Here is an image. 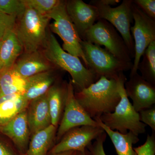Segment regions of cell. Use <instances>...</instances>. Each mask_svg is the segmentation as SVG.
<instances>
[{
    "label": "cell",
    "instance_id": "9",
    "mask_svg": "<svg viewBox=\"0 0 155 155\" xmlns=\"http://www.w3.org/2000/svg\"><path fill=\"white\" fill-rule=\"evenodd\" d=\"M132 15L134 23L130 32L134 45V57L130 75L137 72V67L145 51L155 41V20L145 14L133 3Z\"/></svg>",
    "mask_w": 155,
    "mask_h": 155
},
{
    "label": "cell",
    "instance_id": "5",
    "mask_svg": "<svg viewBox=\"0 0 155 155\" xmlns=\"http://www.w3.org/2000/svg\"><path fill=\"white\" fill-rule=\"evenodd\" d=\"M87 64V68L96 76L108 79H116L124 71L132 68V64L120 61L105 48L85 40L81 42Z\"/></svg>",
    "mask_w": 155,
    "mask_h": 155
},
{
    "label": "cell",
    "instance_id": "6",
    "mask_svg": "<svg viewBox=\"0 0 155 155\" xmlns=\"http://www.w3.org/2000/svg\"><path fill=\"white\" fill-rule=\"evenodd\" d=\"M132 0H123L119 5L111 7L104 5L100 0H92L90 5L97 8L100 19H105L116 28L127 46L130 58L134 57V45L130 32L133 20Z\"/></svg>",
    "mask_w": 155,
    "mask_h": 155
},
{
    "label": "cell",
    "instance_id": "21",
    "mask_svg": "<svg viewBox=\"0 0 155 155\" xmlns=\"http://www.w3.org/2000/svg\"><path fill=\"white\" fill-rule=\"evenodd\" d=\"M51 71L41 72L26 78V87L23 95L29 103L46 94L52 86L55 76Z\"/></svg>",
    "mask_w": 155,
    "mask_h": 155
},
{
    "label": "cell",
    "instance_id": "12",
    "mask_svg": "<svg viewBox=\"0 0 155 155\" xmlns=\"http://www.w3.org/2000/svg\"><path fill=\"white\" fill-rule=\"evenodd\" d=\"M124 86L126 94L132 100V106L137 112L154 105L155 86L143 79L138 72L130 75Z\"/></svg>",
    "mask_w": 155,
    "mask_h": 155
},
{
    "label": "cell",
    "instance_id": "14",
    "mask_svg": "<svg viewBox=\"0 0 155 155\" xmlns=\"http://www.w3.org/2000/svg\"><path fill=\"white\" fill-rule=\"evenodd\" d=\"M55 67L39 51L24 52L19 56L13 67L19 75L27 78L39 73L52 70Z\"/></svg>",
    "mask_w": 155,
    "mask_h": 155
},
{
    "label": "cell",
    "instance_id": "1",
    "mask_svg": "<svg viewBox=\"0 0 155 155\" xmlns=\"http://www.w3.org/2000/svg\"><path fill=\"white\" fill-rule=\"evenodd\" d=\"M118 78L108 79L102 76L87 88L75 92V98L92 119L115 110L121 99Z\"/></svg>",
    "mask_w": 155,
    "mask_h": 155
},
{
    "label": "cell",
    "instance_id": "11",
    "mask_svg": "<svg viewBox=\"0 0 155 155\" xmlns=\"http://www.w3.org/2000/svg\"><path fill=\"white\" fill-rule=\"evenodd\" d=\"M104 132L100 126L83 125L72 128L65 134L51 151V154L68 151L84 152L92 140Z\"/></svg>",
    "mask_w": 155,
    "mask_h": 155
},
{
    "label": "cell",
    "instance_id": "16",
    "mask_svg": "<svg viewBox=\"0 0 155 155\" xmlns=\"http://www.w3.org/2000/svg\"><path fill=\"white\" fill-rule=\"evenodd\" d=\"M0 131L11 139L19 150L26 149L30 132L26 110L5 125L0 126Z\"/></svg>",
    "mask_w": 155,
    "mask_h": 155
},
{
    "label": "cell",
    "instance_id": "35",
    "mask_svg": "<svg viewBox=\"0 0 155 155\" xmlns=\"http://www.w3.org/2000/svg\"><path fill=\"white\" fill-rule=\"evenodd\" d=\"M75 155H91V154L87 148L85 151L84 152L76 151V153L75 154Z\"/></svg>",
    "mask_w": 155,
    "mask_h": 155
},
{
    "label": "cell",
    "instance_id": "36",
    "mask_svg": "<svg viewBox=\"0 0 155 155\" xmlns=\"http://www.w3.org/2000/svg\"><path fill=\"white\" fill-rule=\"evenodd\" d=\"M2 40H0V47H1V45H2Z\"/></svg>",
    "mask_w": 155,
    "mask_h": 155
},
{
    "label": "cell",
    "instance_id": "17",
    "mask_svg": "<svg viewBox=\"0 0 155 155\" xmlns=\"http://www.w3.org/2000/svg\"><path fill=\"white\" fill-rule=\"evenodd\" d=\"M23 50L14 29L8 31L0 47V73L14 66Z\"/></svg>",
    "mask_w": 155,
    "mask_h": 155
},
{
    "label": "cell",
    "instance_id": "4",
    "mask_svg": "<svg viewBox=\"0 0 155 155\" xmlns=\"http://www.w3.org/2000/svg\"><path fill=\"white\" fill-rule=\"evenodd\" d=\"M17 19L14 30L24 52L39 51L47 38L49 18L26 6L24 13Z\"/></svg>",
    "mask_w": 155,
    "mask_h": 155
},
{
    "label": "cell",
    "instance_id": "23",
    "mask_svg": "<svg viewBox=\"0 0 155 155\" xmlns=\"http://www.w3.org/2000/svg\"><path fill=\"white\" fill-rule=\"evenodd\" d=\"M52 125L34 134L29 143L27 155H46L57 132Z\"/></svg>",
    "mask_w": 155,
    "mask_h": 155
},
{
    "label": "cell",
    "instance_id": "8",
    "mask_svg": "<svg viewBox=\"0 0 155 155\" xmlns=\"http://www.w3.org/2000/svg\"><path fill=\"white\" fill-rule=\"evenodd\" d=\"M84 40L99 46H104L107 51L120 61L133 65L124 40L114 26L105 19L97 20L87 31Z\"/></svg>",
    "mask_w": 155,
    "mask_h": 155
},
{
    "label": "cell",
    "instance_id": "30",
    "mask_svg": "<svg viewBox=\"0 0 155 155\" xmlns=\"http://www.w3.org/2000/svg\"><path fill=\"white\" fill-rule=\"evenodd\" d=\"M133 2L147 16L155 20V0H134Z\"/></svg>",
    "mask_w": 155,
    "mask_h": 155
},
{
    "label": "cell",
    "instance_id": "13",
    "mask_svg": "<svg viewBox=\"0 0 155 155\" xmlns=\"http://www.w3.org/2000/svg\"><path fill=\"white\" fill-rule=\"evenodd\" d=\"M66 8L80 38L84 40L87 31L99 19L97 8L82 0L66 1Z\"/></svg>",
    "mask_w": 155,
    "mask_h": 155
},
{
    "label": "cell",
    "instance_id": "29",
    "mask_svg": "<svg viewBox=\"0 0 155 155\" xmlns=\"http://www.w3.org/2000/svg\"><path fill=\"white\" fill-rule=\"evenodd\" d=\"M17 18L0 12V40L8 31L14 29Z\"/></svg>",
    "mask_w": 155,
    "mask_h": 155
},
{
    "label": "cell",
    "instance_id": "27",
    "mask_svg": "<svg viewBox=\"0 0 155 155\" xmlns=\"http://www.w3.org/2000/svg\"><path fill=\"white\" fill-rule=\"evenodd\" d=\"M134 150L137 155H155V132L148 134L145 142Z\"/></svg>",
    "mask_w": 155,
    "mask_h": 155
},
{
    "label": "cell",
    "instance_id": "22",
    "mask_svg": "<svg viewBox=\"0 0 155 155\" xmlns=\"http://www.w3.org/2000/svg\"><path fill=\"white\" fill-rule=\"evenodd\" d=\"M26 78L16 72L13 67L0 73V97L14 94H24Z\"/></svg>",
    "mask_w": 155,
    "mask_h": 155
},
{
    "label": "cell",
    "instance_id": "33",
    "mask_svg": "<svg viewBox=\"0 0 155 155\" xmlns=\"http://www.w3.org/2000/svg\"><path fill=\"white\" fill-rule=\"evenodd\" d=\"M0 155H13L7 148L0 143Z\"/></svg>",
    "mask_w": 155,
    "mask_h": 155
},
{
    "label": "cell",
    "instance_id": "7",
    "mask_svg": "<svg viewBox=\"0 0 155 155\" xmlns=\"http://www.w3.org/2000/svg\"><path fill=\"white\" fill-rule=\"evenodd\" d=\"M66 2V1H60L54 8L46 16L50 19H54L50 28L63 41V50L72 55L81 58L87 68V64L81 45L82 40L67 14Z\"/></svg>",
    "mask_w": 155,
    "mask_h": 155
},
{
    "label": "cell",
    "instance_id": "32",
    "mask_svg": "<svg viewBox=\"0 0 155 155\" xmlns=\"http://www.w3.org/2000/svg\"><path fill=\"white\" fill-rule=\"evenodd\" d=\"M100 1L104 5H107L111 7L117 5L121 2L120 0H100Z\"/></svg>",
    "mask_w": 155,
    "mask_h": 155
},
{
    "label": "cell",
    "instance_id": "26",
    "mask_svg": "<svg viewBox=\"0 0 155 155\" xmlns=\"http://www.w3.org/2000/svg\"><path fill=\"white\" fill-rule=\"evenodd\" d=\"M60 0H23L25 5L46 16L54 8Z\"/></svg>",
    "mask_w": 155,
    "mask_h": 155
},
{
    "label": "cell",
    "instance_id": "3",
    "mask_svg": "<svg viewBox=\"0 0 155 155\" xmlns=\"http://www.w3.org/2000/svg\"><path fill=\"white\" fill-rule=\"evenodd\" d=\"M127 78L124 72L118 78L120 101L113 113L103 114L100 120L111 130L125 134L128 130L139 136L146 132V126L140 122L138 112L134 110L126 94L124 84Z\"/></svg>",
    "mask_w": 155,
    "mask_h": 155
},
{
    "label": "cell",
    "instance_id": "28",
    "mask_svg": "<svg viewBox=\"0 0 155 155\" xmlns=\"http://www.w3.org/2000/svg\"><path fill=\"white\" fill-rule=\"evenodd\" d=\"M140 122L150 127L155 132V105L138 112Z\"/></svg>",
    "mask_w": 155,
    "mask_h": 155
},
{
    "label": "cell",
    "instance_id": "24",
    "mask_svg": "<svg viewBox=\"0 0 155 155\" xmlns=\"http://www.w3.org/2000/svg\"><path fill=\"white\" fill-rule=\"evenodd\" d=\"M142 57L137 70L143 79L155 86V41L150 44Z\"/></svg>",
    "mask_w": 155,
    "mask_h": 155
},
{
    "label": "cell",
    "instance_id": "19",
    "mask_svg": "<svg viewBox=\"0 0 155 155\" xmlns=\"http://www.w3.org/2000/svg\"><path fill=\"white\" fill-rule=\"evenodd\" d=\"M29 104L22 94L8 95L0 97V126L5 125L25 110Z\"/></svg>",
    "mask_w": 155,
    "mask_h": 155
},
{
    "label": "cell",
    "instance_id": "15",
    "mask_svg": "<svg viewBox=\"0 0 155 155\" xmlns=\"http://www.w3.org/2000/svg\"><path fill=\"white\" fill-rule=\"evenodd\" d=\"M29 105L27 117L31 133L33 134L51 125L47 93L31 101Z\"/></svg>",
    "mask_w": 155,
    "mask_h": 155
},
{
    "label": "cell",
    "instance_id": "2",
    "mask_svg": "<svg viewBox=\"0 0 155 155\" xmlns=\"http://www.w3.org/2000/svg\"><path fill=\"white\" fill-rule=\"evenodd\" d=\"M42 52L45 58L56 68L71 75L74 90L80 91L97 81L96 76L84 66L79 58L63 50L54 35L48 34Z\"/></svg>",
    "mask_w": 155,
    "mask_h": 155
},
{
    "label": "cell",
    "instance_id": "20",
    "mask_svg": "<svg viewBox=\"0 0 155 155\" xmlns=\"http://www.w3.org/2000/svg\"><path fill=\"white\" fill-rule=\"evenodd\" d=\"M68 83L52 85L47 92L51 125L57 127L62 119L67 99Z\"/></svg>",
    "mask_w": 155,
    "mask_h": 155
},
{
    "label": "cell",
    "instance_id": "10",
    "mask_svg": "<svg viewBox=\"0 0 155 155\" xmlns=\"http://www.w3.org/2000/svg\"><path fill=\"white\" fill-rule=\"evenodd\" d=\"M98 126L97 122L90 117L78 102L75 96V90L72 80L67 84V99L60 125L57 132V138L60 140L69 130L83 126Z\"/></svg>",
    "mask_w": 155,
    "mask_h": 155
},
{
    "label": "cell",
    "instance_id": "18",
    "mask_svg": "<svg viewBox=\"0 0 155 155\" xmlns=\"http://www.w3.org/2000/svg\"><path fill=\"white\" fill-rule=\"evenodd\" d=\"M105 132L109 135L118 155H137L134 150L133 146L139 141L138 136L131 131L123 134L111 130L106 126L99 118L94 119Z\"/></svg>",
    "mask_w": 155,
    "mask_h": 155
},
{
    "label": "cell",
    "instance_id": "25",
    "mask_svg": "<svg viewBox=\"0 0 155 155\" xmlns=\"http://www.w3.org/2000/svg\"><path fill=\"white\" fill-rule=\"evenodd\" d=\"M23 0H0V12L18 19L25 12Z\"/></svg>",
    "mask_w": 155,
    "mask_h": 155
},
{
    "label": "cell",
    "instance_id": "34",
    "mask_svg": "<svg viewBox=\"0 0 155 155\" xmlns=\"http://www.w3.org/2000/svg\"><path fill=\"white\" fill-rule=\"evenodd\" d=\"M76 153V151H68L58 153L51 154V155H75Z\"/></svg>",
    "mask_w": 155,
    "mask_h": 155
},
{
    "label": "cell",
    "instance_id": "31",
    "mask_svg": "<svg viewBox=\"0 0 155 155\" xmlns=\"http://www.w3.org/2000/svg\"><path fill=\"white\" fill-rule=\"evenodd\" d=\"M107 134L104 132L101 134L93 143L89 145L87 149L91 155H107L104 147V143L105 141Z\"/></svg>",
    "mask_w": 155,
    "mask_h": 155
}]
</instances>
